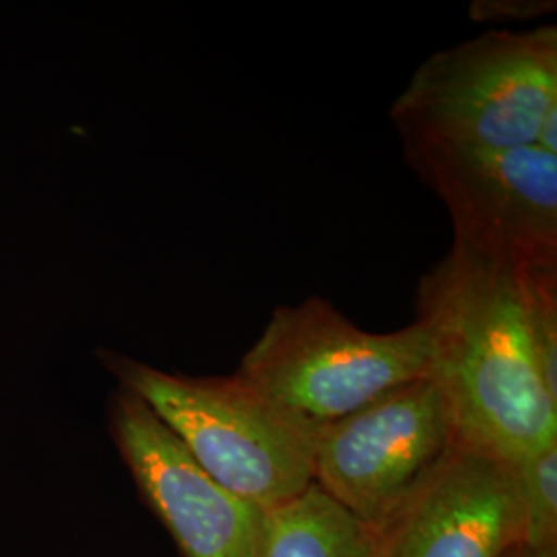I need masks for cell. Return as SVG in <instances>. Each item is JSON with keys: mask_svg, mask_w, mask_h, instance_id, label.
Here are the masks:
<instances>
[{"mask_svg": "<svg viewBox=\"0 0 557 557\" xmlns=\"http://www.w3.org/2000/svg\"><path fill=\"white\" fill-rule=\"evenodd\" d=\"M522 539L515 467L457 438L374 535V557H502Z\"/></svg>", "mask_w": 557, "mask_h": 557, "instance_id": "ba28073f", "label": "cell"}, {"mask_svg": "<svg viewBox=\"0 0 557 557\" xmlns=\"http://www.w3.org/2000/svg\"><path fill=\"white\" fill-rule=\"evenodd\" d=\"M260 557H374V535L312 483L269 512Z\"/></svg>", "mask_w": 557, "mask_h": 557, "instance_id": "9c48e42d", "label": "cell"}, {"mask_svg": "<svg viewBox=\"0 0 557 557\" xmlns=\"http://www.w3.org/2000/svg\"><path fill=\"white\" fill-rule=\"evenodd\" d=\"M512 467L522 512L520 545L531 549H556L557 442Z\"/></svg>", "mask_w": 557, "mask_h": 557, "instance_id": "30bf717a", "label": "cell"}, {"mask_svg": "<svg viewBox=\"0 0 557 557\" xmlns=\"http://www.w3.org/2000/svg\"><path fill=\"white\" fill-rule=\"evenodd\" d=\"M556 0H473L471 20L487 25L533 23L556 13Z\"/></svg>", "mask_w": 557, "mask_h": 557, "instance_id": "7c38bea8", "label": "cell"}, {"mask_svg": "<svg viewBox=\"0 0 557 557\" xmlns=\"http://www.w3.org/2000/svg\"><path fill=\"white\" fill-rule=\"evenodd\" d=\"M467 252L533 271L557 269V156L537 145L487 149L400 139Z\"/></svg>", "mask_w": 557, "mask_h": 557, "instance_id": "5b68a950", "label": "cell"}, {"mask_svg": "<svg viewBox=\"0 0 557 557\" xmlns=\"http://www.w3.org/2000/svg\"><path fill=\"white\" fill-rule=\"evenodd\" d=\"M110 432L140 494L184 557H260L269 512L211 478L135 393L119 386Z\"/></svg>", "mask_w": 557, "mask_h": 557, "instance_id": "52a82bcc", "label": "cell"}, {"mask_svg": "<svg viewBox=\"0 0 557 557\" xmlns=\"http://www.w3.org/2000/svg\"><path fill=\"white\" fill-rule=\"evenodd\" d=\"M455 442V419L436 382L416 380L320 430L314 485L376 535Z\"/></svg>", "mask_w": 557, "mask_h": 557, "instance_id": "8992f818", "label": "cell"}, {"mask_svg": "<svg viewBox=\"0 0 557 557\" xmlns=\"http://www.w3.org/2000/svg\"><path fill=\"white\" fill-rule=\"evenodd\" d=\"M432 341L419 322L391 333L359 329L326 299L278 306L239 361V379L314 428L428 379Z\"/></svg>", "mask_w": 557, "mask_h": 557, "instance_id": "277c9868", "label": "cell"}, {"mask_svg": "<svg viewBox=\"0 0 557 557\" xmlns=\"http://www.w3.org/2000/svg\"><path fill=\"white\" fill-rule=\"evenodd\" d=\"M557 108V27H492L423 60L393 103L400 139L529 147Z\"/></svg>", "mask_w": 557, "mask_h": 557, "instance_id": "3957f363", "label": "cell"}, {"mask_svg": "<svg viewBox=\"0 0 557 557\" xmlns=\"http://www.w3.org/2000/svg\"><path fill=\"white\" fill-rule=\"evenodd\" d=\"M416 322L460 442L508 465L556 444L557 400L539 370L524 271L453 246L419 278Z\"/></svg>", "mask_w": 557, "mask_h": 557, "instance_id": "6da1fadb", "label": "cell"}, {"mask_svg": "<svg viewBox=\"0 0 557 557\" xmlns=\"http://www.w3.org/2000/svg\"><path fill=\"white\" fill-rule=\"evenodd\" d=\"M502 557H557V547L556 549H531L524 545H517Z\"/></svg>", "mask_w": 557, "mask_h": 557, "instance_id": "4fadbf2b", "label": "cell"}, {"mask_svg": "<svg viewBox=\"0 0 557 557\" xmlns=\"http://www.w3.org/2000/svg\"><path fill=\"white\" fill-rule=\"evenodd\" d=\"M98 356L119 386L143 398L234 496L273 512L314 483L319 428L236 372L188 376L110 349Z\"/></svg>", "mask_w": 557, "mask_h": 557, "instance_id": "7a4b0ae2", "label": "cell"}, {"mask_svg": "<svg viewBox=\"0 0 557 557\" xmlns=\"http://www.w3.org/2000/svg\"><path fill=\"white\" fill-rule=\"evenodd\" d=\"M524 275L539 370L547 393L557 400V269H533Z\"/></svg>", "mask_w": 557, "mask_h": 557, "instance_id": "8fae6325", "label": "cell"}]
</instances>
